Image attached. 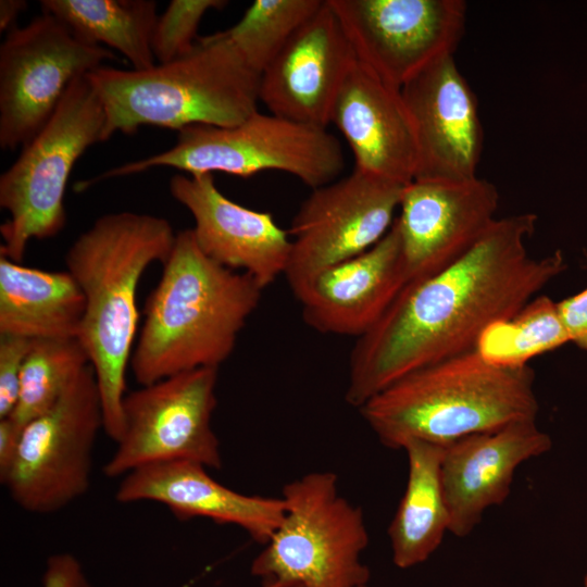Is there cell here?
<instances>
[{
  "label": "cell",
  "mask_w": 587,
  "mask_h": 587,
  "mask_svg": "<svg viewBox=\"0 0 587 587\" xmlns=\"http://www.w3.org/2000/svg\"><path fill=\"white\" fill-rule=\"evenodd\" d=\"M535 213L497 218L479 241L435 275L408 283L350 354L346 401L361 408L401 377L476 349L492 324L519 312L563 273L560 250L532 257Z\"/></svg>",
  "instance_id": "obj_1"
},
{
  "label": "cell",
  "mask_w": 587,
  "mask_h": 587,
  "mask_svg": "<svg viewBox=\"0 0 587 587\" xmlns=\"http://www.w3.org/2000/svg\"><path fill=\"white\" fill-rule=\"evenodd\" d=\"M175 237L166 218L108 213L83 232L64 257L85 298L78 339L95 372L103 429L115 442L123 433L126 371L139 322L137 288L150 264L165 262Z\"/></svg>",
  "instance_id": "obj_2"
},
{
  "label": "cell",
  "mask_w": 587,
  "mask_h": 587,
  "mask_svg": "<svg viewBox=\"0 0 587 587\" xmlns=\"http://www.w3.org/2000/svg\"><path fill=\"white\" fill-rule=\"evenodd\" d=\"M162 265L129 363L140 386L201 367L218 369L233 353L263 290L249 275L204 254L191 228L176 233Z\"/></svg>",
  "instance_id": "obj_3"
},
{
  "label": "cell",
  "mask_w": 587,
  "mask_h": 587,
  "mask_svg": "<svg viewBox=\"0 0 587 587\" xmlns=\"http://www.w3.org/2000/svg\"><path fill=\"white\" fill-rule=\"evenodd\" d=\"M529 365L505 367L474 349L416 370L359 408L378 440L402 449L411 439L442 447L465 436L536 421Z\"/></svg>",
  "instance_id": "obj_4"
},
{
  "label": "cell",
  "mask_w": 587,
  "mask_h": 587,
  "mask_svg": "<svg viewBox=\"0 0 587 587\" xmlns=\"http://www.w3.org/2000/svg\"><path fill=\"white\" fill-rule=\"evenodd\" d=\"M86 77L104 108V141L143 125L232 127L259 111L261 74L222 32L168 63L143 71L102 65Z\"/></svg>",
  "instance_id": "obj_5"
},
{
  "label": "cell",
  "mask_w": 587,
  "mask_h": 587,
  "mask_svg": "<svg viewBox=\"0 0 587 587\" xmlns=\"http://www.w3.org/2000/svg\"><path fill=\"white\" fill-rule=\"evenodd\" d=\"M159 166L189 175L222 172L240 177L280 171L314 189L338 178L345 158L339 140L327 128L257 111L232 127H184L168 150L108 170L79 187Z\"/></svg>",
  "instance_id": "obj_6"
},
{
  "label": "cell",
  "mask_w": 587,
  "mask_h": 587,
  "mask_svg": "<svg viewBox=\"0 0 587 587\" xmlns=\"http://www.w3.org/2000/svg\"><path fill=\"white\" fill-rule=\"evenodd\" d=\"M104 125L97 91L86 75L79 76L51 118L0 176V207L9 213L0 226L2 257L22 263L32 239L51 238L64 228L70 174L89 147L104 141Z\"/></svg>",
  "instance_id": "obj_7"
},
{
  "label": "cell",
  "mask_w": 587,
  "mask_h": 587,
  "mask_svg": "<svg viewBox=\"0 0 587 587\" xmlns=\"http://www.w3.org/2000/svg\"><path fill=\"white\" fill-rule=\"evenodd\" d=\"M284 517L251 564L262 582L295 587H363L369 534L361 508L340 496L332 472H313L283 488Z\"/></svg>",
  "instance_id": "obj_8"
},
{
  "label": "cell",
  "mask_w": 587,
  "mask_h": 587,
  "mask_svg": "<svg viewBox=\"0 0 587 587\" xmlns=\"http://www.w3.org/2000/svg\"><path fill=\"white\" fill-rule=\"evenodd\" d=\"M104 428L95 372L88 364L59 401L21 432L12 464L0 479L16 505L55 513L90 487L92 453Z\"/></svg>",
  "instance_id": "obj_9"
},
{
  "label": "cell",
  "mask_w": 587,
  "mask_h": 587,
  "mask_svg": "<svg viewBox=\"0 0 587 587\" xmlns=\"http://www.w3.org/2000/svg\"><path fill=\"white\" fill-rule=\"evenodd\" d=\"M217 370L201 367L126 394L123 433L103 466L109 478L142 466L189 461L220 470V441L212 428Z\"/></svg>",
  "instance_id": "obj_10"
},
{
  "label": "cell",
  "mask_w": 587,
  "mask_h": 587,
  "mask_svg": "<svg viewBox=\"0 0 587 587\" xmlns=\"http://www.w3.org/2000/svg\"><path fill=\"white\" fill-rule=\"evenodd\" d=\"M114 59L110 49L80 40L45 11L26 26L9 30L0 46L1 148L27 143L76 78Z\"/></svg>",
  "instance_id": "obj_11"
},
{
  "label": "cell",
  "mask_w": 587,
  "mask_h": 587,
  "mask_svg": "<svg viewBox=\"0 0 587 587\" xmlns=\"http://www.w3.org/2000/svg\"><path fill=\"white\" fill-rule=\"evenodd\" d=\"M405 186L354 168L312 189L288 229L291 252L285 276L292 294L376 245L390 229Z\"/></svg>",
  "instance_id": "obj_12"
},
{
  "label": "cell",
  "mask_w": 587,
  "mask_h": 587,
  "mask_svg": "<svg viewBox=\"0 0 587 587\" xmlns=\"http://www.w3.org/2000/svg\"><path fill=\"white\" fill-rule=\"evenodd\" d=\"M360 63L401 89L453 55L465 29L462 0H327Z\"/></svg>",
  "instance_id": "obj_13"
},
{
  "label": "cell",
  "mask_w": 587,
  "mask_h": 587,
  "mask_svg": "<svg viewBox=\"0 0 587 587\" xmlns=\"http://www.w3.org/2000/svg\"><path fill=\"white\" fill-rule=\"evenodd\" d=\"M497 187L414 179L403 190L398 227L408 283L442 271L472 249L497 220Z\"/></svg>",
  "instance_id": "obj_14"
},
{
  "label": "cell",
  "mask_w": 587,
  "mask_h": 587,
  "mask_svg": "<svg viewBox=\"0 0 587 587\" xmlns=\"http://www.w3.org/2000/svg\"><path fill=\"white\" fill-rule=\"evenodd\" d=\"M401 92L416 134L414 179L462 182L477 177L484 145L478 102L453 55L426 67Z\"/></svg>",
  "instance_id": "obj_15"
},
{
  "label": "cell",
  "mask_w": 587,
  "mask_h": 587,
  "mask_svg": "<svg viewBox=\"0 0 587 587\" xmlns=\"http://www.w3.org/2000/svg\"><path fill=\"white\" fill-rule=\"evenodd\" d=\"M358 63L327 0L295 33L260 77L270 113L327 128L336 97Z\"/></svg>",
  "instance_id": "obj_16"
},
{
  "label": "cell",
  "mask_w": 587,
  "mask_h": 587,
  "mask_svg": "<svg viewBox=\"0 0 587 587\" xmlns=\"http://www.w3.org/2000/svg\"><path fill=\"white\" fill-rule=\"evenodd\" d=\"M168 187L172 197L190 212L195 239L210 259L249 275L262 289L285 275L291 239L271 213L228 199L212 174H177Z\"/></svg>",
  "instance_id": "obj_17"
},
{
  "label": "cell",
  "mask_w": 587,
  "mask_h": 587,
  "mask_svg": "<svg viewBox=\"0 0 587 587\" xmlns=\"http://www.w3.org/2000/svg\"><path fill=\"white\" fill-rule=\"evenodd\" d=\"M551 447L550 436L536 421L472 434L446 446L440 475L449 532L460 538L470 535L488 508L509 497L517 466Z\"/></svg>",
  "instance_id": "obj_18"
},
{
  "label": "cell",
  "mask_w": 587,
  "mask_h": 587,
  "mask_svg": "<svg viewBox=\"0 0 587 587\" xmlns=\"http://www.w3.org/2000/svg\"><path fill=\"white\" fill-rule=\"evenodd\" d=\"M408 284L394 221L372 248L314 277L297 296L304 322L323 334H366Z\"/></svg>",
  "instance_id": "obj_19"
},
{
  "label": "cell",
  "mask_w": 587,
  "mask_h": 587,
  "mask_svg": "<svg viewBox=\"0 0 587 587\" xmlns=\"http://www.w3.org/2000/svg\"><path fill=\"white\" fill-rule=\"evenodd\" d=\"M354 158V168L404 185L414 180L417 142L401 89L358 61L330 114Z\"/></svg>",
  "instance_id": "obj_20"
},
{
  "label": "cell",
  "mask_w": 587,
  "mask_h": 587,
  "mask_svg": "<svg viewBox=\"0 0 587 587\" xmlns=\"http://www.w3.org/2000/svg\"><path fill=\"white\" fill-rule=\"evenodd\" d=\"M115 499L126 504L158 502L180 521L205 517L233 524L263 545L285 513L283 498L240 494L213 479L204 465L189 461L157 463L129 472L121 479Z\"/></svg>",
  "instance_id": "obj_21"
},
{
  "label": "cell",
  "mask_w": 587,
  "mask_h": 587,
  "mask_svg": "<svg viewBox=\"0 0 587 587\" xmlns=\"http://www.w3.org/2000/svg\"><path fill=\"white\" fill-rule=\"evenodd\" d=\"M85 298L65 271L28 267L0 255V335L78 338Z\"/></svg>",
  "instance_id": "obj_22"
},
{
  "label": "cell",
  "mask_w": 587,
  "mask_h": 587,
  "mask_svg": "<svg viewBox=\"0 0 587 587\" xmlns=\"http://www.w3.org/2000/svg\"><path fill=\"white\" fill-rule=\"evenodd\" d=\"M408 482L388 527L396 566L409 569L426 561L449 532L440 465L445 447L420 439L403 446Z\"/></svg>",
  "instance_id": "obj_23"
},
{
  "label": "cell",
  "mask_w": 587,
  "mask_h": 587,
  "mask_svg": "<svg viewBox=\"0 0 587 587\" xmlns=\"http://www.w3.org/2000/svg\"><path fill=\"white\" fill-rule=\"evenodd\" d=\"M42 11L60 20L77 38L108 46L143 71L155 65L151 48L158 20L153 0H42Z\"/></svg>",
  "instance_id": "obj_24"
},
{
  "label": "cell",
  "mask_w": 587,
  "mask_h": 587,
  "mask_svg": "<svg viewBox=\"0 0 587 587\" xmlns=\"http://www.w3.org/2000/svg\"><path fill=\"white\" fill-rule=\"evenodd\" d=\"M89 364L78 338L34 339L25 359L10 417L17 429L50 410Z\"/></svg>",
  "instance_id": "obj_25"
},
{
  "label": "cell",
  "mask_w": 587,
  "mask_h": 587,
  "mask_svg": "<svg viewBox=\"0 0 587 587\" xmlns=\"http://www.w3.org/2000/svg\"><path fill=\"white\" fill-rule=\"evenodd\" d=\"M569 342L557 302L537 295L510 319L490 325L480 336L476 350L495 365L520 367Z\"/></svg>",
  "instance_id": "obj_26"
},
{
  "label": "cell",
  "mask_w": 587,
  "mask_h": 587,
  "mask_svg": "<svg viewBox=\"0 0 587 587\" xmlns=\"http://www.w3.org/2000/svg\"><path fill=\"white\" fill-rule=\"evenodd\" d=\"M324 0H255L230 28L222 30L259 74Z\"/></svg>",
  "instance_id": "obj_27"
},
{
  "label": "cell",
  "mask_w": 587,
  "mask_h": 587,
  "mask_svg": "<svg viewBox=\"0 0 587 587\" xmlns=\"http://www.w3.org/2000/svg\"><path fill=\"white\" fill-rule=\"evenodd\" d=\"M224 0H172L158 16L151 48L159 63H168L187 53L196 41L197 30L204 14L212 9H222Z\"/></svg>",
  "instance_id": "obj_28"
},
{
  "label": "cell",
  "mask_w": 587,
  "mask_h": 587,
  "mask_svg": "<svg viewBox=\"0 0 587 587\" xmlns=\"http://www.w3.org/2000/svg\"><path fill=\"white\" fill-rule=\"evenodd\" d=\"M32 341L0 335V420L10 416L15 408L22 370Z\"/></svg>",
  "instance_id": "obj_29"
},
{
  "label": "cell",
  "mask_w": 587,
  "mask_h": 587,
  "mask_svg": "<svg viewBox=\"0 0 587 587\" xmlns=\"http://www.w3.org/2000/svg\"><path fill=\"white\" fill-rule=\"evenodd\" d=\"M41 587H92L79 560L68 552L48 557Z\"/></svg>",
  "instance_id": "obj_30"
},
{
  "label": "cell",
  "mask_w": 587,
  "mask_h": 587,
  "mask_svg": "<svg viewBox=\"0 0 587 587\" xmlns=\"http://www.w3.org/2000/svg\"><path fill=\"white\" fill-rule=\"evenodd\" d=\"M557 309L570 342L587 351V287L558 301Z\"/></svg>",
  "instance_id": "obj_31"
},
{
  "label": "cell",
  "mask_w": 587,
  "mask_h": 587,
  "mask_svg": "<svg viewBox=\"0 0 587 587\" xmlns=\"http://www.w3.org/2000/svg\"><path fill=\"white\" fill-rule=\"evenodd\" d=\"M21 432L10 417L0 420V479L8 473L14 459Z\"/></svg>",
  "instance_id": "obj_32"
},
{
  "label": "cell",
  "mask_w": 587,
  "mask_h": 587,
  "mask_svg": "<svg viewBox=\"0 0 587 587\" xmlns=\"http://www.w3.org/2000/svg\"><path fill=\"white\" fill-rule=\"evenodd\" d=\"M24 0H1L0 1V32L8 33L15 27L17 16L26 9Z\"/></svg>",
  "instance_id": "obj_33"
},
{
  "label": "cell",
  "mask_w": 587,
  "mask_h": 587,
  "mask_svg": "<svg viewBox=\"0 0 587 587\" xmlns=\"http://www.w3.org/2000/svg\"><path fill=\"white\" fill-rule=\"evenodd\" d=\"M262 587H295V586H285L276 582H262ZM367 587V586H363Z\"/></svg>",
  "instance_id": "obj_34"
},
{
  "label": "cell",
  "mask_w": 587,
  "mask_h": 587,
  "mask_svg": "<svg viewBox=\"0 0 587 587\" xmlns=\"http://www.w3.org/2000/svg\"><path fill=\"white\" fill-rule=\"evenodd\" d=\"M584 587H587V574L584 577Z\"/></svg>",
  "instance_id": "obj_35"
}]
</instances>
